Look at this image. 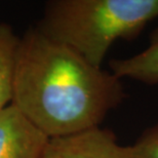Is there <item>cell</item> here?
<instances>
[{
	"mask_svg": "<svg viewBox=\"0 0 158 158\" xmlns=\"http://www.w3.org/2000/svg\"><path fill=\"white\" fill-rule=\"evenodd\" d=\"M111 72L116 77L131 78L147 84L158 83V27L151 35L150 44L143 52L126 59L110 62Z\"/></svg>",
	"mask_w": 158,
	"mask_h": 158,
	"instance_id": "5",
	"label": "cell"
},
{
	"mask_svg": "<svg viewBox=\"0 0 158 158\" xmlns=\"http://www.w3.org/2000/svg\"><path fill=\"white\" fill-rule=\"evenodd\" d=\"M156 18L158 0H52L36 29L101 68L116 40L135 38Z\"/></svg>",
	"mask_w": 158,
	"mask_h": 158,
	"instance_id": "2",
	"label": "cell"
},
{
	"mask_svg": "<svg viewBox=\"0 0 158 158\" xmlns=\"http://www.w3.org/2000/svg\"><path fill=\"white\" fill-rule=\"evenodd\" d=\"M120 79L37 29L20 38L11 104L48 138L100 126L120 105Z\"/></svg>",
	"mask_w": 158,
	"mask_h": 158,
	"instance_id": "1",
	"label": "cell"
},
{
	"mask_svg": "<svg viewBox=\"0 0 158 158\" xmlns=\"http://www.w3.org/2000/svg\"><path fill=\"white\" fill-rule=\"evenodd\" d=\"M43 158H131V147L120 145L111 131L96 126L49 138Z\"/></svg>",
	"mask_w": 158,
	"mask_h": 158,
	"instance_id": "3",
	"label": "cell"
},
{
	"mask_svg": "<svg viewBox=\"0 0 158 158\" xmlns=\"http://www.w3.org/2000/svg\"><path fill=\"white\" fill-rule=\"evenodd\" d=\"M48 140L12 104L0 111V158H43Z\"/></svg>",
	"mask_w": 158,
	"mask_h": 158,
	"instance_id": "4",
	"label": "cell"
},
{
	"mask_svg": "<svg viewBox=\"0 0 158 158\" xmlns=\"http://www.w3.org/2000/svg\"><path fill=\"white\" fill-rule=\"evenodd\" d=\"M131 147V158H158V124L148 128Z\"/></svg>",
	"mask_w": 158,
	"mask_h": 158,
	"instance_id": "7",
	"label": "cell"
},
{
	"mask_svg": "<svg viewBox=\"0 0 158 158\" xmlns=\"http://www.w3.org/2000/svg\"><path fill=\"white\" fill-rule=\"evenodd\" d=\"M20 38L5 24H0V111L11 104Z\"/></svg>",
	"mask_w": 158,
	"mask_h": 158,
	"instance_id": "6",
	"label": "cell"
}]
</instances>
